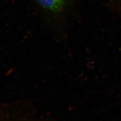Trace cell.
Returning <instances> with one entry per match:
<instances>
[{"mask_svg":"<svg viewBox=\"0 0 121 121\" xmlns=\"http://www.w3.org/2000/svg\"><path fill=\"white\" fill-rule=\"evenodd\" d=\"M45 22L54 34L63 38L65 25L73 0H34Z\"/></svg>","mask_w":121,"mask_h":121,"instance_id":"obj_1","label":"cell"},{"mask_svg":"<svg viewBox=\"0 0 121 121\" xmlns=\"http://www.w3.org/2000/svg\"><path fill=\"white\" fill-rule=\"evenodd\" d=\"M114 9L116 10L117 13L121 17V0H114Z\"/></svg>","mask_w":121,"mask_h":121,"instance_id":"obj_2","label":"cell"}]
</instances>
